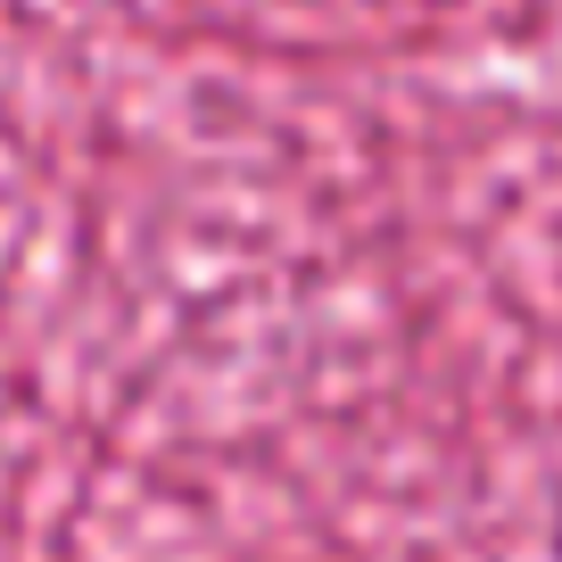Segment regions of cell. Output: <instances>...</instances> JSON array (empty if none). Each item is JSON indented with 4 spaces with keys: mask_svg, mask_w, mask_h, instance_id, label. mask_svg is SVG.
Returning <instances> with one entry per match:
<instances>
[{
    "mask_svg": "<svg viewBox=\"0 0 562 562\" xmlns=\"http://www.w3.org/2000/svg\"><path fill=\"white\" fill-rule=\"evenodd\" d=\"M546 546H554V562H562V488H554V521H546Z\"/></svg>",
    "mask_w": 562,
    "mask_h": 562,
    "instance_id": "cell-1",
    "label": "cell"
}]
</instances>
